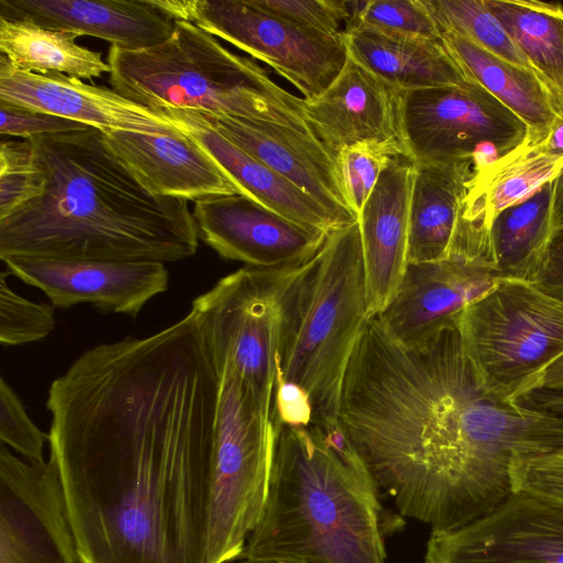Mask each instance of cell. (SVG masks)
I'll return each mask as SVG.
<instances>
[{"label":"cell","instance_id":"1","mask_svg":"<svg viewBox=\"0 0 563 563\" xmlns=\"http://www.w3.org/2000/svg\"><path fill=\"white\" fill-rule=\"evenodd\" d=\"M219 377L195 317L80 354L48 389L80 563H207Z\"/></svg>","mask_w":563,"mask_h":563},{"label":"cell","instance_id":"2","mask_svg":"<svg viewBox=\"0 0 563 563\" xmlns=\"http://www.w3.org/2000/svg\"><path fill=\"white\" fill-rule=\"evenodd\" d=\"M338 419L378 488L433 532L463 527L508 498L514 460L563 449V419L492 393L459 325L408 346L371 317Z\"/></svg>","mask_w":563,"mask_h":563},{"label":"cell","instance_id":"3","mask_svg":"<svg viewBox=\"0 0 563 563\" xmlns=\"http://www.w3.org/2000/svg\"><path fill=\"white\" fill-rule=\"evenodd\" d=\"M44 185L0 219V260H186L198 228L186 200L150 192L89 128L30 137Z\"/></svg>","mask_w":563,"mask_h":563},{"label":"cell","instance_id":"4","mask_svg":"<svg viewBox=\"0 0 563 563\" xmlns=\"http://www.w3.org/2000/svg\"><path fill=\"white\" fill-rule=\"evenodd\" d=\"M269 493L251 563H386L379 488L339 419L274 426Z\"/></svg>","mask_w":563,"mask_h":563},{"label":"cell","instance_id":"5","mask_svg":"<svg viewBox=\"0 0 563 563\" xmlns=\"http://www.w3.org/2000/svg\"><path fill=\"white\" fill-rule=\"evenodd\" d=\"M371 318L357 220L328 234L287 292L274 386H292L313 426L338 419L345 373Z\"/></svg>","mask_w":563,"mask_h":563},{"label":"cell","instance_id":"6","mask_svg":"<svg viewBox=\"0 0 563 563\" xmlns=\"http://www.w3.org/2000/svg\"><path fill=\"white\" fill-rule=\"evenodd\" d=\"M108 63L112 89L153 112L188 109L313 134L305 118L303 98L190 22L175 21L170 36L152 47L125 51L110 46Z\"/></svg>","mask_w":563,"mask_h":563},{"label":"cell","instance_id":"7","mask_svg":"<svg viewBox=\"0 0 563 563\" xmlns=\"http://www.w3.org/2000/svg\"><path fill=\"white\" fill-rule=\"evenodd\" d=\"M271 411L238 376L219 377L207 563L241 559L249 537L262 518L275 446Z\"/></svg>","mask_w":563,"mask_h":563},{"label":"cell","instance_id":"8","mask_svg":"<svg viewBox=\"0 0 563 563\" xmlns=\"http://www.w3.org/2000/svg\"><path fill=\"white\" fill-rule=\"evenodd\" d=\"M465 351L484 385L519 401L563 355V303L520 279H500L459 321Z\"/></svg>","mask_w":563,"mask_h":563},{"label":"cell","instance_id":"9","mask_svg":"<svg viewBox=\"0 0 563 563\" xmlns=\"http://www.w3.org/2000/svg\"><path fill=\"white\" fill-rule=\"evenodd\" d=\"M309 261L275 268L244 265L195 298L189 311L218 377L238 376L271 408L284 302Z\"/></svg>","mask_w":563,"mask_h":563},{"label":"cell","instance_id":"10","mask_svg":"<svg viewBox=\"0 0 563 563\" xmlns=\"http://www.w3.org/2000/svg\"><path fill=\"white\" fill-rule=\"evenodd\" d=\"M174 21L190 22L267 64L305 100L320 96L344 67L343 32L325 35L280 20L250 0H156Z\"/></svg>","mask_w":563,"mask_h":563},{"label":"cell","instance_id":"11","mask_svg":"<svg viewBox=\"0 0 563 563\" xmlns=\"http://www.w3.org/2000/svg\"><path fill=\"white\" fill-rule=\"evenodd\" d=\"M523 122L471 80L399 92V137L412 163L497 158L526 139Z\"/></svg>","mask_w":563,"mask_h":563},{"label":"cell","instance_id":"12","mask_svg":"<svg viewBox=\"0 0 563 563\" xmlns=\"http://www.w3.org/2000/svg\"><path fill=\"white\" fill-rule=\"evenodd\" d=\"M0 563H80L53 457L30 462L0 446Z\"/></svg>","mask_w":563,"mask_h":563},{"label":"cell","instance_id":"13","mask_svg":"<svg viewBox=\"0 0 563 563\" xmlns=\"http://www.w3.org/2000/svg\"><path fill=\"white\" fill-rule=\"evenodd\" d=\"M423 563H563V506L512 493L463 527L431 531Z\"/></svg>","mask_w":563,"mask_h":563},{"label":"cell","instance_id":"14","mask_svg":"<svg viewBox=\"0 0 563 563\" xmlns=\"http://www.w3.org/2000/svg\"><path fill=\"white\" fill-rule=\"evenodd\" d=\"M500 279L486 257L450 253L443 260L409 263L389 305L376 314L386 332L404 345L422 343L459 325L464 309Z\"/></svg>","mask_w":563,"mask_h":563},{"label":"cell","instance_id":"15","mask_svg":"<svg viewBox=\"0 0 563 563\" xmlns=\"http://www.w3.org/2000/svg\"><path fill=\"white\" fill-rule=\"evenodd\" d=\"M8 271L41 289L54 307L89 303L103 312L136 317L168 288L165 263L154 261H64L8 257Z\"/></svg>","mask_w":563,"mask_h":563},{"label":"cell","instance_id":"16","mask_svg":"<svg viewBox=\"0 0 563 563\" xmlns=\"http://www.w3.org/2000/svg\"><path fill=\"white\" fill-rule=\"evenodd\" d=\"M199 239L224 260L275 268L305 263L328 234L301 225L243 195L195 201Z\"/></svg>","mask_w":563,"mask_h":563},{"label":"cell","instance_id":"17","mask_svg":"<svg viewBox=\"0 0 563 563\" xmlns=\"http://www.w3.org/2000/svg\"><path fill=\"white\" fill-rule=\"evenodd\" d=\"M0 102L62 117L102 133L136 132L169 135L174 122L118 93L63 74L41 75L13 68L0 56Z\"/></svg>","mask_w":563,"mask_h":563},{"label":"cell","instance_id":"18","mask_svg":"<svg viewBox=\"0 0 563 563\" xmlns=\"http://www.w3.org/2000/svg\"><path fill=\"white\" fill-rule=\"evenodd\" d=\"M197 112L227 139L319 202L341 225L357 220L342 188L335 156L313 134L273 122Z\"/></svg>","mask_w":563,"mask_h":563},{"label":"cell","instance_id":"19","mask_svg":"<svg viewBox=\"0 0 563 563\" xmlns=\"http://www.w3.org/2000/svg\"><path fill=\"white\" fill-rule=\"evenodd\" d=\"M399 92L349 55L341 73L320 96L303 99L305 118L334 156L360 142H400Z\"/></svg>","mask_w":563,"mask_h":563},{"label":"cell","instance_id":"20","mask_svg":"<svg viewBox=\"0 0 563 563\" xmlns=\"http://www.w3.org/2000/svg\"><path fill=\"white\" fill-rule=\"evenodd\" d=\"M412 181L413 163L396 156L357 214L371 317L393 300L408 266Z\"/></svg>","mask_w":563,"mask_h":563},{"label":"cell","instance_id":"21","mask_svg":"<svg viewBox=\"0 0 563 563\" xmlns=\"http://www.w3.org/2000/svg\"><path fill=\"white\" fill-rule=\"evenodd\" d=\"M0 18L98 37L125 51L164 42L175 24L156 0H0Z\"/></svg>","mask_w":563,"mask_h":563},{"label":"cell","instance_id":"22","mask_svg":"<svg viewBox=\"0 0 563 563\" xmlns=\"http://www.w3.org/2000/svg\"><path fill=\"white\" fill-rule=\"evenodd\" d=\"M110 150L153 195L197 201L241 195L201 146L181 130L169 135L103 133Z\"/></svg>","mask_w":563,"mask_h":563},{"label":"cell","instance_id":"23","mask_svg":"<svg viewBox=\"0 0 563 563\" xmlns=\"http://www.w3.org/2000/svg\"><path fill=\"white\" fill-rule=\"evenodd\" d=\"M158 113L196 141L241 195L312 230L329 234L343 227L319 202L227 139L197 111L166 108Z\"/></svg>","mask_w":563,"mask_h":563},{"label":"cell","instance_id":"24","mask_svg":"<svg viewBox=\"0 0 563 563\" xmlns=\"http://www.w3.org/2000/svg\"><path fill=\"white\" fill-rule=\"evenodd\" d=\"M441 41L465 75L518 117L527 128L522 143L539 144L563 109V92L532 69L504 60L465 36L441 31Z\"/></svg>","mask_w":563,"mask_h":563},{"label":"cell","instance_id":"25","mask_svg":"<svg viewBox=\"0 0 563 563\" xmlns=\"http://www.w3.org/2000/svg\"><path fill=\"white\" fill-rule=\"evenodd\" d=\"M473 166L472 161L413 163L408 264L449 256Z\"/></svg>","mask_w":563,"mask_h":563},{"label":"cell","instance_id":"26","mask_svg":"<svg viewBox=\"0 0 563 563\" xmlns=\"http://www.w3.org/2000/svg\"><path fill=\"white\" fill-rule=\"evenodd\" d=\"M343 35L350 56L400 91L471 81L442 41L391 36L354 23Z\"/></svg>","mask_w":563,"mask_h":563},{"label":"cell","instance_id":"27","mask_svg":"<svg viewBox=\"0 0 563 563\" xmlns=\"http://www.w3.org/2000/svg\"><path fill=\"white\" fill-rule=\"evenodd\" d=\"M563 173V156L521 143L490 162L473 166L463 216L490 230L495 218L523 202Z\"/></svg>","mask_w":563,"mask_h":563},{"label":"cell","instance_id":"28","mask_svg":"<svg viewBox=\"0 0 563 563\" xmlns=\"http://www.w3.org/2000/svg\"><path fill=\"white\" fill-rule=\"evenodd\" d=\"M75 32L0 18V52L20 71L91 79L110 73L101 53L76 43Z\"/></svg>","mask_w":563,"mask_h":563},{"label":"cell","instance_id":"29","mask_svg":"<svg viewBox=\"0 0 563 563\" xmlns=\"http://www.w3.org/2000/svg\"><path fill=\"white\" fill-rule=\"evenodd\" d=\"M554 231L552 181L495 218L490 242L500 277L530 282Z\"/></svg>","mask_w":563,"mask_h":563},{"label":"cell","instance_id":"30","mask_svg":"<svg viewBox=\"0 0 563 563\" xmlns=\"http://www.w3.org/2000/svg\"><path fill=\"white\" fill-rule=\"evenodd\" d=\"M530 65L563 92V7L539 0H484Z\"/></svg>","mask_w":563,"mask_h":563},{"label":"cell","instance_id":"31","mask_svg":"<svg viewBox=\"0 0 563 563\" xmlns=\"http://www.w3.org/2000/svg\"><path fill=\"white\" fill-rule=\"evenodd\" d=\"M426 3L441 31L456 32L504 60L534 70L484 0H426Z\"/></svg>","mask_w":563,"mask_h":563},{"label":"cell","instance_id":"32","mask_svg":"<svg viewBox=\"0 0 563 563\" xmlns=\"http://www.w3.org/2000/svg\"><path fill=\"white\" fill-rule=\"evenodd\" d=\"M352 7L349 23L391 36L441 41V30L426 0L356 1Z\"/></svg>","mask_w":563,"mask_h":563},{"label":"cell","instance_id":"33","mask_svg":"<svg viewBox=\"0 0 563 563\" xmlns=\"http://www.w3.org/2000/svg\"><path fill=\"white\" fill-rule=\"evenodd\" d=\"M396 156H405L400 142L365 141L341 148L335 155L342 188L357 214L383 170Z\"/></svg>","mask_w":563,"mask_h":563},{"label":"cell","instance_id":"34","mask_svg":"<svg viewBox=\"0 0 563 563\" xmlns=\"http://www.w3.org/2000/svg\"><path fill=\"white\" fill-rule=\"evenodd\" d=\"M44 178L36 163L33 143L2 141L0 146V219L15 211L43 190Z\"/></svg>","mask_w":563,"mask_h":563},{"label":"cell","instance_id":"35","mask_svg":"<svg viewBox=\"0 0 563 563\" xmlns=\"http://www.w3.org/2000/svg\"><path fill=\"white\" fill-rule=\"evenodd\" d=\"M8 269L0 275V341L21 345L46 338L55 327L54 306L31 301L7 283Z\"/></svg>","mask_w":563,"mask_h":563},{"label":"cell","instance_id":"36","mask_svg":"<svg viewBox=\"0 0 563 563\" xmlns=\"http://www.w3.org/2000/svg\"><path fill=\"white\" fill-rule=\"evenodd\" d=\"M253 5L300 29L338 35L351 21L352 2L340 0H250Z\"/></svg>","mask_w":563,"mask_h":563},{"label":"cell","instance_id":"37","mask_svg":"<svg viewBox=\"0 0 563 563\" xmlns=\"http://www.w3.org/2000/svg\"><path fill=\"white\" fill-rule=\"evenodd\" d=\"M0 439L23 459L43 462V450L48 433H44L29 417L10 385L0 379Z\"/></svg>","mask_w":563,"mask_h":563},{"label":"cell","instance_id":"38","mask_svg":"<svg viewBox=\"0 0 563 563\" xmlns=\"http://www.w3.org/2000/svg\"><path fill=\"white\" fill-rule=\"evenodd\" d=\"M510 478L512 493H527L563 506V449L514 460Z\"/></svg>","mask_w":563,"mask_h":563},{"label":"cell","instance_id":"39","mask_svg":"<svg viewBox=\"0 0 563 563\" xmlns=\"http://www.w3.org/2000/svg\"><path fill=\"white\" fill-rule=\"evenodd\" d=\"M0 133L8 136L30 139L38 135L82 131L89 126L49 113L32 111L0 102Z\"/></svg>","mask_w":563,"mask_h":563},{"label":"cell","instance_id":"40","mask_svg":"<svg viewBox=\"0 0 563 563\" xmlns=\"http://www.w3.org/2000/svg\"><path fill=\"white\" fill-rule=\"evenodd\" d=\"M530 283L543 294L563 303V227L555 229Z\"/></svg>","mask_w":563,"mask_h":563},{"label":"cell","instance_id":"41","mask_svg":"<svg viewBox=\"0 0 563 563\" xmlns=\"http://www.w3.org/2000/svg\"><path fill=\"white\" fill-rule=\"evenodd\" d=\"M532 146L544 153L563 156V109L547 136Z\"/></svg>","mask_w":563,"mask_h":563},{"label":"cell","instance_id":"42","mask_svg":"<svg viewBox=\"0 0 563 563\" xmlns=\"http://www.w3.org/2000/svg\"><path fill=\"white\" fill-rule=\"evenodd\" d=\"M537 390L563 391V355L548 367Z\"/></svg>","mask_w":563,"mask_h":563},{"label":"cell","instance_id":"43","mask_svg":"<svg viewBox=\"0 0 563 563\" xmlns=\"http://www.w3.org/2000/svg\"><path fill=\"white\" fill-rule=\"evenodd\" d=\"M553 218L555 229L563 227V173L553 181Z\"/></svg>","mask_w":563,"mask_h":563},{"label":"cell","instance_id":"44","mask_svg":"<svg viewBox=\"0 0 563 563\" xmlns=\"http://www.w3.org/2000/svg\"><path fill=\"white\" fill-rule=\"evenodd\" d=\"M241 563H251V562L243 560Z\"/></svg>","mask_w":563,"mask_h":563}]
</instances>
